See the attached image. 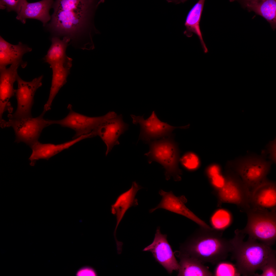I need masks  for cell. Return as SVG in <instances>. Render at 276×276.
I'll return each instance as SVG.
<instances>
[{
  "instance_id": "1",
  "label": "cell",
  "mask_w": 276,
  "mask_h": 276,
  "mask_svg": "<svg viewBox=\"0 0 276 276\" xmlns=\"http://www.w3.org/2000/svg\"><path fill=\"white\" fill-rule=\"evenodd\" d=\"M102 0H56L50 22L46 26L53 36L66 38L76 49L95 48L94 36L100 33L95 26L96 11Z\"/></svg>"
},
{
  "instance_id": "2",
  "label": "cell",
  "mask_w": 276,
  "mask_h": 276,
  "mask_svg": "<svg viewBox=\"0 0 276 276\" xmlns=\"http://www.w3.org/2000/svg\"><path fill=\"white\" fill-rule=\"evenodd\" d=\"M223 232L201 227L182 245L179 252L202 263L217 264L231 250L230 240L223 237Z\"/></svg>"
},
{
  "instance_id": "3",
  "label": "cell",
  "mask_w": 276,
  "mask_h": 276,
  "mask_svg": "<svg viewBox=\"0 0 276 276\" xmlns=\"http://www.w3.org/2000/svg\"><path fill=\"white\" fill-rule=\"evenodd\" d=\"M235 233L234 238L229 240L232 259L241 275H254L257 270H260L273 250L254 239L249 238L244 241L245 234L240 230H236Z\"/></svg>"
},
{
  "instance_id": "4",
  "label": "cell",
  "mask_w": 276,
  "mask_h": 276,
  "mask_svg": "<svg viewBox=\"0 0 276 276\" xmlns=\"http://www.w3.org/2000/svg\"><path fill=\"white\" fill-rule=\"evenodd\" d=\"M273 163L264 153L236 158L228 161L226 167L236 173L251 192L267 179Z\"/></svg>"
},
{
  "instance_id": "5",
  "label": "cell",
  "mask_w": 276,
  "mask_h": 276,
  "mask_svg": "<svg viewBox=\"0 0 276 276\" xmlns=\"http://www.w3.org/2000/svg\"><path fill=\"white\" fill-rule=\"evenodd\" d=\"M174 137V134H172L166 137L148 141L147 143L149 146L150 150L145 155L148 157L149 163L156 161L164 167L167 180L172 176L175 181H179L181 179L182 172L179 167L180 151Z\"/></svg>"
},
{
  "instance_id": "6",
  "label": "cell",
  "mask_w": 276,
  "mask_h": 276,
  "mask_svg": "<svg viewBox=\"0 0 276 276\" xmlns=\"http://www.w3.org/2000/svg\"><path fill=\"white\" fill-rule=\"evenodd\" d=\"M247 222L240 231L249 238L271 247L276 240V211L251 208L246 212Z\"/></svg>"
},
{
  "instance_id": "7",
  "label": "cell",
  "mask_w": 276,
  "mask_h": 276,
  "mask_svg": "<svg viewBox=\"0 0 276 276\" xmlns=\"http://www.w3.org/2000/svg\"><path fill=\"white\" fill-rule=\"evenodd\" d=\"M224 177L223 186L215 190L218 205L223 203L233 204L246 213L251 208L250 191L240 176L231 169L226 167Z\"/></svg>"
},
{
  "instance_id": "8",
  "label": "cell",
  "mask_w": 276,
  "mask_h": 276,
  "mask_svg": "<svg viewBox=\"0 0 276 276\" xmlns=\"http://www.w3.org/2000/svg\"><path fill=\"white\" fill-rule=\"evenodd\" d=\"M46 112L43 110L35 118L9 119L7 121L3 119L0 121V126L2 128L12 127L15 135V142H23L30 147L38 141L43 129L51 125L49 120L43 118Z\"/></svg>"
},
{
  "instance_id": "9",
  "label": "cell",
  "mask_w": 276,
  "mask_h": 276,
  "mask_svg": "<svg viewBox=\"0 0 276 276\" xmlns=\"http://www.w3.org/2000/svg\"><path fill=\"white\" fill-rule=\"evenodd\" d=\"M67 108L69 112L65 118L58 120H50V122L51 125L58 124L74 130L76 133L73 139L95 131L107 119L117 114L114 111H110L102 116L91 117L74 111L70 104Z\"/></svg>"
},
{
  "instance_id": "10",
  "label": "cell",
  "mask_w": 276,
  "mask_h": 276,
  "mask_svg": "<svg viewBox=\"0 0 276 276\" xmlns=\"http://www.w3.org/2000/svg\"><path fill=\"white\" fill-rule=\"evenodd\" d=\"M43 76L41 75L30 82L23 80L18 75L16 81L18 85L15 95L17 106L15 112L9 114V119H19L33 117L31 110L34 94L42 85Z\"/></svg>"
},
{
  "instance_id": "11",
  "label": "cell",
  "mask_w": 276,
  "mask_h": 276,
  "mask_svg": "<svg viewBox=\"0 0 276 276\" xmlns=\"http://www.w3.org/2000/svg\"><path fill=\"white\" fill-rule=\"evenodd\" d=\"M133 124H139L140 132L139 140H141L145 143L148 141L160 139L171 135L175 129L179 128L187 129L190 124L183 126H173L167 123L161 121L158 118L155 111L152 112L150 117L144 119L143 116H136L130 115Z\"/></svg>"
},
{
  "instance_id": "12",
  "label": "cell",
  "mask_w": 276,
  "mask_h": 276,
  "mask_svg": "<svg viewBox=\"0 0 276 276\" xmlns=\"http://www.w3.org/2000/svg\"><path fill=\"white\" fill-rule=\"evenodd\" d=\"M167 237L166 235L161 233L160 227H158L153 241L143 251L151 252L156 261L170 274L174 271L178 270L179 264Z\"/></svg>"
},
{
  "instance_id": "13",
  "label": "cell",
  "mask_w": 276,
  "mask_h": 276,
  "mask_svg": "<svg viewBox=\"0 0 276 276\" xmlns=\"http://www.w3.org/2000/svg\"><path fill=\"white\" fill-rule=\"evenodd\" d=\"M159 193L162 197L161 201L156 207L150 210V213L157 209H163L185 216L195 223L201 227L212 228L186 206L184 204L187 200L184 196L177 197L171 191L167 192L161 189Z\"/></svg>"
},
{
  "instance_id": "14",
  "label": "cell",
  "mask_w": 276,
  "mask_h": 276,
  "mask_svg": "<svg viewBox=\"0 0 276 276\" xmlns=\"http://www.w3.org/2000/svg\"><path fill=\"white\" fill-rule=\"evenodd\" d=\"M129 127V124L124 121L122 114H117L107 119L94 131L96 136H99L106 145V156L114 145L119 144V136Z\"/></svg>"
},
{
  "instance_id": "15",
  "label": "cell",
  "mask_w": 276,
  "mask_h": 276,
  "mask_svg": "<svg viewBox=\"0 0 276 276\" xmlns=\"http://www.w3.org/2000/svg\"><path fill=\"white\" fill-rule=\"evenodd\" d=\"M20 66L23 68L26 67L21 63L16 62L8 68L0 69V120L3 119V115L8 109L9 100L15 95L14 84L16 81L18 69Z\"/></svg>"
},
{
  "instance_id": "16",
  "label": "cell",
  "mask_w": 276,
  "mask_h": 276,
  "mask_svg": "<svg viewBox=\"0 0 276 276\" xmlns=\"http://www.w3.org/2000/svg\"><path fill=\"white\" fill-rule=\"evenodd\" d=\"M251 208L276 211V185L268 179L251 191Z\"/></svg>"
},
{
  "instance_id": "17",
  "label": "cell",
  "mask_w": 276,
  "mask_h": 276,
  "mask_svg": "<svg viewBox=\"0 0 276 276\" xmlns=\"http://www.w3.org/2000/svg\"><path fill=\"white\" fill-rule=\"evenodd\" d=\"M54 2L53 0H43L30 3L26 0H22L20 11L16 18L24 24L26 23L27 19H37L41 21L45 26L51 19L49 11L52 8Z\"/></svg>"
},
{
  "instance_id": "18",
  "label": "cell",
  "mask_w": 276,
  "mask_h": 276,
  "mask_svg": "<svg viewBox=\"0 0 276 276\" xmlns=\"http://www.w3.org/2000/svg\"><path fill=\"white\" fill-rule=\"evenodd\" d=\"M91 137L90 133L82 135L72 140L62 143L55 144L42 143L38 141L30 148L32 152L29 158L30 165L34 166L36 161L40 159L49 160L50 158L82 140Z\"/></svg>"
},
{
  "instance_id": "19",
  "label": "cell",
  "mask_w": 276,
  "mask_h": 276,
  "mask_svg": "<svg viewBox=\"0 0 276 276\" xmlns=\"http://www.w3.org/2000/svg\"><path fill=\"white\" fill-rule=\"evenodd\" d=\"M143 188L135 181L132 182L131 187L120 195L115 202L111 205V213L116 217V225L114 235L117 245L121 243V242L117 239L116 236L118 227L127 211L131 207L138 205L137 199L135 197L138 191Z\"/></svg>"
},
{
  "instance_id": "20",
  "label": "cell",
  "mask_w": 276,
  "mask_h": 276,
  "mask_svg": "<svg viewBox=\"0 0 276 276\" xmlns=\"http://www.w3.org/2000/svg\"><path fill=\"white\" fill-rule=\"evenodd\" d=\"M32 49L19 42L17 45H13L0 37V69L6 68L9 65L20 62L25 66L27 62L23 61L24 55L30 52Z\"/></svg>"
},
{
  "instance_id": "21",
  "label": "cell",
  "mask_w": 276,
  "mask_h": 276,
  "mask_svg": "<svg viewBox=\"0 0 276 276\" xmlns=\"http://www.w3.org/2000/svg\"><path fill=\"white\" fill-rule=\"evenodd\" d=\"M72 59L70 58L62 62L50 66L52 72L51 86L48 99L44 105L43 110L47 112L50 109L52 102L61 87L67 82L70 73Z\"/></svg>"
},
{
  "instance_id": "22",
  "label": "cell",
  "mask_w": 276,
  "mask_h": 276,
  "mask_svg": "<svg viewBox=\"0 0 276 276\" xmlns=\"http://www.w3.org/2000/svg\"><path fill=\"white\" fill-rule=\"evenodd\" d=\"M248 12L253 11L262 16L270 24L274 30L276 27L275 0H236Z\"/></svg>"
},
{
  "instance_id": "23",
  "label": "cell",
  "mask_w": 276,
  "mask_h": 276,
  "mask_svg": "<svg viewBox=\"0 0 276 276\" xmlns=\"http://www.w3.org/2000/svg\"><path fill=\"white\" fill-rule=\"evenodd\" d=\"M204 2V0L199 1L189 10L186 19L185 25L186 29L183 33L188 37H191L193 33L197 35L204 52L206 53L208 50L203 41L200 27Z\"/></svg>"
},
{
  "instance_id": "24",
  "label": "cell",
  "mask_w": 276,
  "mask_h": 276,
  "mask_svg": "<svg viewBox=\"0 0 276 276\" xmlns=\"http://www.w3.org/2000/svg\"><path fill=\"white\" fill-rule=\"evenodd\" d=\"M180 259L178 276H213L208 268L198 260L179 252Z\"/></svg>"
},
{
  "instance_id": "25",
  "label": "cell",
  "mask_w": 276,
  "mask_h": 276,
  "mask_svg": "<svg viewBox=\"0 0 276 276\" xmlns=\"http://www.w3.org/2000/svg\"><path fill=\"white\" fill-rule=\"evenodd\" d=\"M51 44L47 54L43 58L45 62L50 66L57 63L65 62L70 58L66 54V50L69 45L70 40L64 37L62 39L56 37L51 38Z\"/></svg>"
},
{
  "instance_id": "26",
  "label": "cell",
  "mask_w": 276,
  "mask_h": 276,
  "mask_svg": "<svg viewBox=\"0 0 276 276\" xmlns=\"http://www.w3.org/2000/svg\"><path fill=\"white\" fill-rule=\"evenodd\" d=\"M232 221L231 214L229 211L224 209H219L215 211L210 220L212 228L223 232L231 225Z\"/></svg>"
},
{
  "instance_id": "27",
  "label": "cell",
  "mask_w": 276,
  "mask_h": 276,
  "mask_svg": "<svg viewBox=\"0 0 276 276\" xmlns=\"http://www.w3.org/2000/svg\"><path fill=\"white\" fill-rule=\"evenodd\" d=\"M217 264L213 274L215 276H238L241 274L235 265L231 263L221 261Z\"/></svg>"
},
{
  "instance_id": "28",
  "label": "cell",
  "mask_w": 276,
  "mask_h": 276,
  "mask_svg": "<svg viewBox=\"0 0 276 276\" xmlns=\"http://www.w3.org/2000/svg\"><path fill=\"white\" fill-rule=\"evenodd\" d=\"M262 272L261 274L255 273L256 276H276V251L273 250L268 257L260 270Z\"/></svg>"
},
{
  "instance_id": "29",
  "label": "cell",
  "mask_w": 276,
  "mask_h": 276,
  "mask_svg": "<svg viewBox=\"0 0 276 276\" xmlns=\"http://www.w3.org/2000/svg\"><path fill=\"white\" fill-rule=\"evenodd\" d=\"M180 161L183 165L189 170L196 168L199 164V160L198 156L191 152L185 154L181 158Z\"/></svg>"
},
{
  "instance_id": "30",
  "label": "cell",
  "mask_w": 276,
  "mask_h": 276,
  "mask_svg": "<svg viewBox=\"0 0 276 276\" xmlns=\"http://www.w3.org/2000/svg\"><path fill=\"white\" fill-rule=\"evenodd\" d=\"M22 1V0H1L0 9H6L8 12L15 11L17 14L20 11Z\"/></svg>"
},
{
  "instance_id": "31",
  "label": "cell",
  "mask_w": 276,
  "mask_h": 276,
  "mask_svg": "<svg viewBox=\"0 0 276 276\" xmlns=\"http://www.w3.org/2000/svg\"><path fill=\"white\" fill-rule=\"evenodd\" d=\"M267 150V153L269 160L273 163L276 162V138H275L272 141H270L266 146Z\"/></svg>"
},
{
  "instance_id": "32",
  "label": "cell",
  "mask_w": 276,
  "mask_h": 276,
  "mask_svg": "<svg viewBox=\"0 0 276 276\" xmlns=\"http://www.w3.org/2000/svg\"><path fill=\"white\" fill-rule=\"evenodd\" d=\"M211 178L212 184L215 188V190L221 188L224 183V176L220 174L216 175Z\"/></svg>"
},
{
  "instance_id": "33",
  "label": "cell",
  "mask_w": 276,
  "mask_h": 276,
  "mask_svg": "<svg viewBox=\"0 0 276 276\" xmlns=\"http://www.w3.org/2000/svg\"><path fill=\"white\" fill-rule=\"evenodd\" d=\"M77 276H97V274L95 270L93 268L89 267L83 268L79 270L77 272Z\"/></svg>"
},
{
  "instance_id": "34",
  "label": "cell",
  "mask_w": 276,
  "mask_h": 276,
  "mask_svg": "<svg viewBox=\"0 0 276 276\" xmlns=\"http://www.w3.org/2000/svg\"><path fill=\"white\" fill-rule=\"evenodd\" d=\"M220 169L219 167L216 165H213L209 167L207 171L208 175L211 178L214 176L220 174Z\"/></svg>"
}]
</instances>
